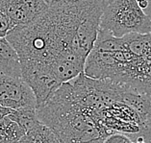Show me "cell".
<instances>
[{"label":"cell","instance_id":"277c9868","mask_svg":"<svg viewBox=\"0 0 151 143\" xmlns=\"http://www.w3.org/2000/svg\"><path fill=\"white\" fill-rule=\"evenodd\" d=\"M0 105L17 109L25 107L37 108L31 87L21 78L0 74Z\"/></svg>","mask_w":151,"mask_h":143},{"label":"cell","instance_id":"52a82bcc","mask_svg":"<svg viewBox=\"0 0 151 143\" xmlns=\"http://www.w3.org/2000/svg\"><path fill=\"white\" fill-rule=\"evenodd\" d=\"M130 87L139 93L151 96V50L139 57Z\"/></svg>","mask_w":151,"mask_h":143},{"label":"cell","instance_id":"30bf717a","mask_svg":"<svg viewBox=\"0 0 151 143\" xmlns=\"http://www.w3.org/2000/svg\"><path fill=\"white\" fill-rule=\"evenodd\" d=\"M25 134L22 128L8 117L0 120V143H18Z\"/></svg>","mask_w":151,"mask_h":143},{"label":"cell","instance_id":"8992f818","mask_svg":"<svg viewBox=\"0 0 151 143\" xmlns=\"http://www.w3.org/2000/svg\"><path fill=\"white\" fill-rule=\"evenodd\" d=\"M0 74L21 78V64L16 49L6 38L0 39Z\"/></svg>","mask_w":151,"mask_h":143},{"label":"cell","instance_id":"2e32d148","mask_svg":"<svg viewBox=\"0 0 151 143\" xmlns=\"http://www.w3.org/2000/svg\"><path fill=\"white\" fill-rule=\"evenodd\" d=\"M128 143H134V142H132V141H130V142H128Z\"/></svg>","mask_w":151,"mask_h":143},{"label":"cell","instance_id":"4fadbf2b","mask_svg":"<svg viewBox=\"0 0 151 143\" xmlns=\"http://www.w3.org/2000/svg\"><path fill=\"white\" fill-rule=\"evenodd\" d=\"M14 109H10V108H6V107H3V106L0 105V120L6 118L8 117L11 113L13 112Z\"/></svg>","mask_w":151,"mask_h":143},{"label":"cell","instance_id":"8fae6325","mask_svg":"<svg viewBox=\"0 0 151 143\" xmlns=\"http://www.w3.org/2000/svg\"><path fill=\"white\" fill-rule=\"evenodd\" d=\"M14 28L13 23L8 18V16L0 10V39L6 38L8 33Z\"/></svg>","mask_w":151,"mask_h":143},{"label":"cell","instance_id":"7c38bea8","mask_svg":"<svg viewBox=\"0 0 151 143\" xmlns=\"http://www.w3.org/2000/svg\"><path fill=\"white\" fill-rule=\"evenodd\" d=\"M130 141V138L127 135L121 134H114L109 135L108 137H106L103 143H128Z\"/></svg>","mask_w":151,"mask_h":143},{"label":"cell","instance_id":"7a4b0ae2","mask_svg":"<svg viewBox=\"0 0 151 143\" xmlns=\"http://www.w3.org/2000/svg\"><path fill=\"white\" fill-rule=\"evenodd\" d=\"M100 29L122 38L130 33H151V20L137 0H102Z\"/></svg>","mask_w":151,"mask_h":143},{"label":"cell","instance_id":"5bb4252c","mask_svg":"<svg viewBox=\"0 0 151 143\" xmlns=\"http://www.w3.org/2000/svg\"><path fill=\"white\" fill-rule=\"evenodd\" d=\"M73 1H76V0H45V2L48 5V7H52V6H56V5H60V4H65V3L73 2Z\"/></svg>","mask_w":151,"mask_h":143},{"label":"cell","instance_id":"9c48e42d","mask_svg":"<svg viewBox=\"0 0 151 143\" xmlns=\"http://www.w3.org/2000/svg\"><path fill=\"white\" fill-rule=\"evenodd\" d=\"M8 118L18 124L25 131V133L31 131L40 123L37 113V108L35 107H25L14 109Z\"/></svg>","mask_w":151,"mask_h":143},{"label":"cell","instance_id":"9a60e30c","mask_svg":"<svg viewBox=\"0 0 151 143\" xmlns=\"http://www.w3.org/2000/svg\"><path fill=\"white\" fill-rule=\"evenodd\" d=\"M143 13H145L147 17L149 18V19L151 20V0H149L148 1V6H147V8L143 11Z\"/></svg>","mask_w":151,"mask_h":143},{"label":"cell","instance_id":"ba28073f","mask_svg":"<svg viewBox=\"0 0 151 143\" xmlns=\"http://www.w3.org/2000/svg\"><path fill=\"white\" fill-rule=\"evenodd\" d=\"M18 143H63L55 133L40 122L39 125L27 132Z\"/></svg>","mask_w":151,"mask_h":143},{"label":"cell","instance_id":"5b68a950","mask_svg":"<svg viewBox=\"0 0 151 143\" xmlns=\"http://www.w3.org/2000/svg\"><path fill=\"white\" fill-rule=\"evenodd\" d=\"M48 8L45 0H0V10L8 16L14 27L32 23Z\"/></svg>","mask_w":151,"mask_h":143},{"label":"cell","instance_id":"6da1fadb","mask_svg":"<svg viewBox=\"0 0 151 143\" xmlns=\"http://www.w3.org/2000/svg\"><path fill=\"white\" fill-rule=\"evenodd\" d=\"M37 113L40 122L50 128L63 143H85L110 135L98 113L77 102L67 83L37 109Z\"/></svg>","mask_w":151,"mask_h":143},{"label":"cell","instance_id":"3957f363","mask_svg":"<svg viewBox=\"0 0 151 143\" xmlns=\"http://www.w3.org/2000/svg\"><path fill=\"white\" fill-rule=\"evenodd\" d=\"M20 64L22 79L31 87L38 109L52 96L62 84L45 65L33 61H21Z\"/></svg>","mask_w":151,"mask_h":143}]
</instances>
